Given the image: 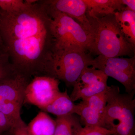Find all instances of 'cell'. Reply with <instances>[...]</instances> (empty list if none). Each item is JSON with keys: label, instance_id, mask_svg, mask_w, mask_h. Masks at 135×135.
Returning <instances> with one entry per match:
<instances>
[{"label": "cell", "instance_id": "obj_14", "mask_svg": "<svg viewBox=\"0 0 135 135\" xmlns=\"http://www.w3.org/2000/svg\"><path fill=\"white\" fill-rule=\"evenodd\" d=\"M117 24L125 39L135 47V12L127 8L114 14Z\"/></svg>", "mask_w": 135, "mask_h": 135}, {"label": "cell", "instance_id": "obj_16", "mask_svg": "<svg viewBox=\"0 0 135 135\" xmlns=\"http://www.w3.org/2000/svg\"><path fill=\"white\" fill-rule=\"evenodd\" d=\"M54 135H76L82 127L80 118L75 114L57 117Z\"/></svg>", "mask_w": 135, "mask_h": 135}, {"label": "cell", "instance_id": "obj_24", "mask_svg": "<svg viewBox=\"0 0 135 135\" xmlns=\"http://www.w3.org/2000/svg\"><path fill=\"white\" fill-rule=\"evenodd\" d=\"M2 134V133H1V132H0V135H1Z\"/></svg>", "mask_w": 135, "mask_h": 135}, {"label": "cell", "instance_id": "obj_13", "mask_svg": "<svg viewBox=\"0 0 135 135\" xmlns=\"http://www.w3.org/2000/svg\"><path fill=\"white\" fill-rule=\"evenodd\" d=\"M76 104L68 95L67 90L60 92L51 102L41 111L54 114L57 117L75 114Z\"/></svg>", "mask_w": 135, "mask_h": 135}, {"label": "cell", "instance_id": "obj_22", "mask_svg": "<svg viewBox=\"0 0 135 135\" xmlns=\"http://www.w3.org/2000/svg\"><path fill=\"white\" fill-rule=\"evenodd\" d=\"M122 3L128 9L135 12V0H121Z\"/></svg>", "mask_w": 135, "mask_h": 135}, {"label": "cell", "instance_id": "obj_12", "mask_svg": "<svg viewBox=\"0 0 135 135\" xmlns=\"http://www.w3.org/2000/svg\"><path fill=\"white\" fill-rule=\"evenodd\" d=\"M87 5L86 15L101 18L126 9L121 0H84Z\"/></svg>", "mask_w": 135, "mask_h": 135}, {"label": "cell", "instance_id": "obj_23", "mask_svg": "<svg viewBox=\"0 0 135 135\" xmlns=\"http://www.w3.org/2000/svg\"><path fill=\"white\" fill-rule=\"evenodd\" d=\"M1 48H4V45H3L2 38L1 33H0V49Z\"/></svg>", "mask_w": 135, "mask_h": 135}, {"label": "cell", "instance_id": "obj_10", "mask_svg": "<svg viewBox=\"0 0 135 135\" xmlns=\"http://www.w3.org/2000/svg\"><path fill=\"white\" fill-rule=\"evenodd\" d=\"M105 92L83 99L76 104L75 114L79 116L81 125L103 127L107 103Z\"/></svg>", "mask_w": 135, "mask_h": 135}, {"label": "cell", "instance_id": "obj_21", "mask_svg": "<svg viewBox=\"0 0 135 135\" xmlns=\"http://www.w3.org/2000/svg\"><path fill=\"white\" fill-rule=\"evenodd\" d=\"M15 122L11 120L4 114L0 112V132L2 133L8 131Z\"/></svg>", "mask_w": 135, "mask_h": 135}, {"label": "cell", "instance_id": "obj_18", "mask_svg": "<svg viewBox=\"0 0 135 135\" xmlns=\"http://www.w3.org/2000/svg\"><path fill=\"white\" fill-rule=\"evenodd\" d=\"M30 3L26 0H0V9L7 13L20 11Z\"/></svg>", "mask_w": 135, "mask_h": 135}, {"label": "cell", "instance_id": "obj_3", "mask_svg": "<svg viewBox=\"0 0 135 135\" xmlns=\"http://www.w3.org/2000/svg\"><path fill=\"white\" fill-rule=\"evenodd\" d=\"M103 127L116 135H135V90L121 94L119 87L108 86Z\"/></svg>", "mask_w": 135, "mask_h": 135}, {"label": "cell", "instance_id": "obj_8", "mask_svg": "<svg viewBox=\"0 0 135 135\" xmlns=\"http://www.w3.org/2000/svg\"><path fill=\"white\" fill-rule=\"evenodd\" d=\"M60 81L47 75L35 76L27 86L24 104L41 109L50 103L60 92Z\"/></svg>", "mask_w": 135, "mask_h": 135}, {"label": "cell", "instance_id": "obj_1", "mask_svg": "<svg viewBox=\"0 0 135 135\" xmlns=\"http://www.w3.org/2000/svg\"><path fill=\"white\" fill-rule=\"evenodd\" d=\"M51 23L42 1L14 13L0 9V33L17 71L31 78L45 75L53 49Z\"/></svg>", "mask_w": 135, "mask_h": 135}, {"label": "cell", "instance_id": "obj_9", "mask_svg": "<svg viewBox=\"0 0 135 135\" xmlns=\"http://www.w3.org/2000/svg\"><path fill=\"white\" fill-rule=\"evenodd\" d=\"M108 78L100 70L92 66L86 68L73 86L70 98L74 102L105 92Z\"/></svg>", "mask_w": 135, "mask_h": 135}, {"label": "cell", "instance_id": "obj_2", "mask_svg": "<svg viewBox=\"0 0 135 135\" xmlns=\"http://www.w3.org/2000/svg\"><path fill=\"white\" fill-rule=\"evenodd\" d=\"M87 17L90 26L91 40L88 49L90 55L108 57L135 56V47L121 32L114 15L101 18Z\"/></svg>", "mask_w": 135, "mask_h": 135}, {"label": "cell", "instance_id": "obj_11", "mask_svg": "<svg viewBox=\"0 0 135 135\" xmlns=\"http://www.w3.org/2000/svg\"><path fill=\"white\" fill-rule=\"evenodd\" d=\"M42 1L49 9L65 14L79 23L89 32H90V24L86 16L87 5L84 0Z\"/></svg>", "mask_w": 135, "mask_h": 135}, {"label": "cell", "instance_id": "obj_20", "mask_svg": "<svg viewBox=\"0 0 135 135\" xmlns=\"http://www.w3.org/2000/svg\"><path fill=\"white\" fill-rule=\"evenodd\" d=\"M8 131L12 135H29L27 125L22 118L16 121Z\"/></svg>", "mask_w": 135, "mask_h": 135}, {"label": "cell", "instance_id": "obj_15", "mask_svg": "<svg viewBox=\"0 0 135 135\" xmlns=\"http://www.w3.org/2000/svg\"><path fill=\"white\" fill-rule=\"evenodd\" d=\"M56 122L48 114L41 111L28 125L29 135H54Z\"/></svg>", "mask_w": 135, "mask_h": 135}, {"label": "cell", "instance_id": "obj_17", "mask_svg": "<svg viewBox=\"0 0 135 135\" xmlns=\"http://www.w3.org/2000/svg\"><path fill=\"white\" fill-rule=\"evenodd\" d=\"M17 71L5 49H0V82L11 77Z\"/></svg>", "mask_w": 135, "mask_h": 135}, {"label": "cell", "instance_id": "obj_25", "mask_svg": "<svg viewBox=\"0 0 135 135\" xmlns=\"http://www.w3.org/2000/svg\"><path fill=\"white\" fill-rule=\"evenodd\" d=\"M112 135H116L115 134H113Z\"/></svg>", "mask_w": 135, "mask_h": 135}, {"label": "cell", "instance_id": "obj_7", "mask_svg": "<svg viewBox=\"0 0 135 135\" xmlns=\"http://www.w3.org/2000/svg\"><path fill=\"white\" fill-rule=\"evenodd\" d=\"M90 66L120 83L125 88L126 93L135 90V56L124 58L98 56L93 58Z\"/></svg>", "mask_w": 135, "mask_h": 135}, {"label": "cell", "instance_id": "obj_4", "mask_svg": "<svg viewBox=\"0 0 135 135\" xmlns=\"http://www.w3.org/2000/svg\"><path fill=\"white\" fill-rule=\"evenodd\" d=\"M46 8L51 19L53 40L52 52H88V49L91 40V35L89 31L79 23L65 14L51 10L47 7Z\"/></svg>", "mask_w": 135, "mask_h": 135}, {"label": "cell", "instance_id": "obj_6", "mask_svg": "<svg viewBox=\"0 0 135 135\" xmlns=\"http://www.w3.org/2000/svg\"><path fill=\"white\" fill-rule=\"evenodd\" d=\"M32 78L17 71L0 82V112L15 122L22 118L25 91Z\"/></svg>", "mask_w": 135, "mask_h": 135}, {"label": "cell", "instance_id": "obj_5", "mask_svg": "<svg viewBox=\"0 0 135 135\" xmlns=\"http://www.w3.org/2000/svg\"><path fill=\"white\" fill-rule=\"evenodd\" d=\"M93 59L88 52L53 51L46 63L45 75L73 87L84 69L90 66Z\"/></svg>", "mask_w": 135, "mask_h": 135}, {"label": "cell", "instance_id": "obj_19", "mask_svg": "<svg viewBox=\"0 0 135 135\" xmlns=\"http://www.w3.org/2000/svg\"><path fill=\"white\" fill-rule=\"evenodd\" d=\"M114 134L113 131L98 126H88L82 127L76 135H112Z\"/></svg>", "mask_w": 135, "mask_h": 135}]
</instances>
